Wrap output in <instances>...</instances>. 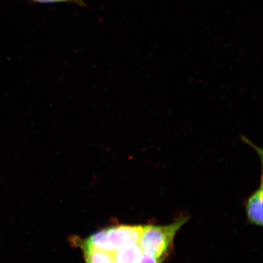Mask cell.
Listing matches in <instances>:
<instances>
[{"label":"cell","instance_id":"cell-1","mask_svg":"<svg viewBox=\"0 0 263 263\" xmlns=\"http://www.w3.org/2000/svg\"><path fill=\"white\" fill-rule=\"evenodd\" d=\"M145 226H119L104 229L92 235L84 248L113 252L139 242Z\"/></svg>","mask_w":263,"mask_h":263},{"label":"cell","instance_id":"cell-2","mask_svg":"<svg viewBox=\"0 0 263 263\" xmlns=\"http://www.w3.org/2000/svg\"><path fill=\"white\" fill-rule=\"evenodd\" d=\"M188 219L183 217L169 225L145 226L139 242L143 254L165 259L177 232Z\"/></svg>","mask_w":263,"mask_h":263},{"label":"cell","instance_id":"cell-3","mask_svg":"<svg viewBox=\"0 0 263 263\" xmlns=\"http://www.w3.org/2000/svg\"><path fill=\"white\" fill-rule=\"evenodd\" d=\"M262 185L249 199L246 213L249 221L254 224L262 226Z\"/></svg>","mask_w":263,"mask_h":263},{"label":"cell","instance_id":"cell-4","mask_svg":"<svg viewBox=\"0 0 263 263\" xmlns=\"http://www.w3.org/2000/svg\"><path fill=\"white\" fill-rule=\"evenodd\" d=\"M143 254L139 243L124 247L114 252L115 263H140Z\"/></svg>","mask_w":263,"mask_h":263},{"label":"cell","instance_id":"cell-5","mask_svg":"<svg viewBox=\"0 0 263 263\" xmlns=\"http://www.w3.org/2000/svg\"><path fill=\"white\" fill-rule=\"evenodd\" d=\"M83 248L87 263H115L113 252L93 248Z\"/></svg>","mask_w":263,"mask_h":263},{"label":"cell","instance_id":"cell-6","mask_svg":"<svg viewBox=\"0 0 263 263\" xmlns=\"http://www.w3.org/2000/svg\"><path fill=\"white\" fill-rule=\"evenodd\" d=\"M29 1L40 3H70L79 6H84V0H29Z\"/></svg>","mask_w":263,"mask_h":263}]
</instances>
